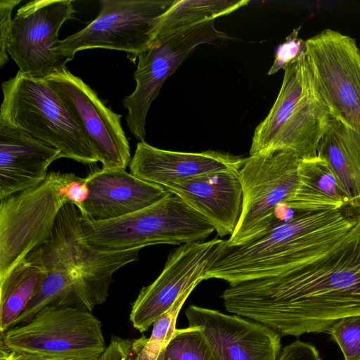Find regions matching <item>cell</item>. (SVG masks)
<instances>
[{"mask_svg": "<svg viewBox=\"0 0 360 360\" xmlns=\"http://www.w3.org/2000/svg\"><path fill=\"white\" fill-rule=\"evenodd\" d=\"M277 98L255 128L250 155L286 150L300 159L317 156L332 112L307 58L284 70Z\"/></svg>", "mask_w": 360, "mask_h": 360, "instance_id": "cell-4", "label": "cell"}, {"mask_svg": "<svg viewBox=\"0 0 360 360\" xmlns=\"http://www.w3.org/2000/svg\"><path fill=\"white\" fill-rule=\"evenodd\" d=\"M82 236L89 245L117 252L143 247L202 242L213 226L175 193L127 216L93 221L80 216Z\"/></svg>", "mask_w": 360, "mask_h": 360, "instance_id": "cell-5", "label": "cell"}, {"mask_svg": "<svg viewBox=\"0 0 360 360\" xmlns=\"http://www.w3.org/2000/svg\"><path fill=\"white\" fill-rule=\"evenodd\" d=\"M59 158L58 149L0 122V200L41 184Z\"/></svg>", "mask_w": 360, "mask_h": 360, "instance_id": "cell-19", "label": "cell"}, {"mask_svg": "<svg viewBox=\"0 0 360 360\" xmlns=\"http://www.w3.org/2000/svg\"><path fill=\"white\" fill-rule=\"evenodd\" d=\"M306 44L307 58L333 117L360 134V49L356 39L326 29Z\"/></svg>", "mask_w": 360, "mask_h": 360, "instance_id": "cell-13", "label": "cell"}, {"mask_svg": "<svg viewBox=\"0 0 360 360\" xmlns=\"http://www.w3.org/2000/svg\"><path fill=\"white\" fill-rule=\"evenodd\" d=\"M1 89L0 122L58 149L61 158L87 165L98 162L70 112L44 79L18 71Z\"/></svg>", "mask_w": 360, "mask_h": 360, "instance_id": "cell-6", "label": "cell"}, {"mask_svg": "<svg viewBox=\"0 0 360 360\" xmlns=\"http://www.w3.org/2000/svg\"><path fill=\"white\" fill-rule=\"evenodd\" d=\"M1 346L56 360H98L107 347L99 319L73 307L44 308L1 334Z\"/></svg>", "mask_w": 360, "mask_h": 360, "instance_id": "cell-7", "label": "cell"}, {"mask_svg": "<svg viewBox=\"0 0 360 360\" xmlns=\"http://www.w3.org/2000/svg\"><path fill=\"white\" fill-rule=\"evenodd\" d=\"M238 169H227L174 181L165 188L204 217L220 237L231 235L240 219L243 191Z\"/></svg>", "mask_w": 360, "mask_h": 360, "instance_id": "cell-17", "label": "cell"}, {"mask_svg": "<svg viewBox=\"0 0 360 360\" xmlns=\"http://www.w3.org/2000/svg\"><path fill=\"white\" fill-rule=\"evenodd\" d=\"M0 360H56L37 355L16 352L1 346Z\"/></svg>", "mask_w": 360, "mask_h": 360, "instance_id": "cell-31", "label": "cell"}, {"mask_svg": "<svg viewBox=\"0 0 360 360\" xmlns=\"http://www.w3.org/2000/svg\"><path fill=\"white\" fill-rule=\"evenodd\" d=\"M75 13L72 0H34L18 9L7 52L18 71L44 79L67 68L70 60L58 51V32Z\"/></svg>", "mask_w": 360, "mask_h": 360, "instance_id": "cell-11", "label": "cell"}, {"mask_svg": "<svg viewBox=\"0 0 360 360\" xmlns=\"http://www.w3.org/2000/svg\"><path fill=\"white\" fill-rule=\"evenodd\" d=\"M147 338L123 339L111 338L105 350L98 360H136Z\"/></svg>", "mask_w": 360, "mask_h": 360, "instance_id": "cell-27", "label": "cell"}, {"mask_svg": "<svg viewBox=\"0 0 360 360\" xmlns=\"http://www.w3.org/2000/svg\"><path fill=\"white\" fill-rule=\"evenodd\" d=\"M70 112L105 169H126L130 147L122 127V115L108 108L97 94L67 68L44 79Z\"/></svg>", "mask_w": 360, "mask_h": 360, "instance_id": "cell-12", "label": "cell"}, {"mask_svg": "<svg viewBox=\"0 0 360 360\" xmlns=\"http://www.w3.org/2000/svg\"><path fill=\"white\" fill-rule=\"evenodd\" d=\"M177 0H101L97 17L79 32L59 41L69 60L79 51L101 48L124 51L134 58L153 39L166 13Z\"/></svg>", "mask_w": 360, "mask_h": 360, "instance_id": "cell-9", "label": "cell"}, {"mask_svg": "<svg viewBox=\"0 0 360 360\" xmlns=\"http://www.w3.org/2000/svg\"><path fill=\"white\" fill-rule=\"evenodd\" d=\"M285 205L302 211L338 210L347 205L335 174L319 156L300 159L297 186Z\"/></svg>", "mask_w": 360, "mask_h": 360, "instance_id": "cell-21", "label": "cell"}, {"mask_svg": "<svg viewBox=\"0 0 360 360\" xmlns=\"http://www.w3.org/2000/svg\"><path fill=\"white\" fill-rule=\"evenodd\" d=\"M89 196L78 209L93 221L121 218L145 209L167 196L165 188L146 181L126 169H97L86 176Z\"/></svg>", "mask_w": 360, "mask_h": 360, "instance_id": "cell-16", "label": "cell"}, {"mask_svg": "<svg viewBox=\"0 0 360 360\" xmlns=\"http://www.w3.org/2000/svg\"><path fill=\"white\" fill-rule=\"evenodd\" d=\"M62 173L51 172L39 185L1 200L0 278L51 236L68 203Z\"/></svg>", "mask_w": 360, "mask_h": 360, "instance_id": "cell-10", "label": "cell"}, {"mask_svg": "<svg viewBox=\"0 0 360 360\" xmlns=\"http://www.w3.org/2000/svg\"><path fill=\"white\" fill-rule=\"evenodd\" d=\"M300 27L295 28L285 38V41L278 46L274 63L267 75H272L292 63L307 57L306 41L299 37Z\"/></svg>", "mask_w": 360, "mask_h": 360, "instance_id": "cell-26", "label": "cell"}, {"mask_svg": "<svg viewBox=\"0 0 360 360\" xmlns=\"http://www.w3.org/2000/svg\"><path fill=\"white\" fill-rule=\"evenodd\" d=\"M300 158L279 150L243 158L238 169L243 191L242 211L229 245L246 243L265 232L280 219L278 210L292 197L298 184Z\"/></svg>", "mask_w": 360, "mask_h": 360, "instance_id": "cell-8", "label": "cell"}, {"mask_svg": "<svg viewBox=\"0 0 360 360\" xmlns=\"http://www.w3.org/2000/svg\"><path fill=\"white\" fill-rule=\"evenodd\" d=\"M188 297V295L181 297L155 321L151 335L146 338L136 360H162L165 349L176 330L178 314Z\"/></svg>", "mask_w": 360, "mask_h": 360, "instance_id": "cell-24", "label": "cell"}, {"mask_svg": "<svg viewBox=\"0 0 360 360\" xmlns=\"http://www.w3.org/2000/svg\"><path fill=\"white\" fill-rule=\"evenodd\" d=\"M61 178V189L68 202L79 209L89 196L86 177H79L72 173H63Z\"/></svg>", "mask_w": 360, "mask_h": 360, "instance_id": "cell-29", "label": "cell"}, {"mask_svg": "<svg viewBox=\"0 0 360 360\" xmlns=\"http://www.w3.org/2000/svg\"><path fill=\"white\" fill-rule=\"evenodd\" d=\"M185 315L188 326L201 328L215 360H276L281 350L278 333L249 319L195 305Z\"/></svg>", "mask_w": 360, "mask_h": 360, "instance_id": "cell-15", "label": "cell"}, {"mask_svg": "<svg viewBox=\"0 0 360 360\" xmlns=\"http://www.w3.org/2000/svg\"><path fill=\"white\" fill-rule=\"evenodd\" d=\"M46 271L27 255L0 278V332L5 333L25 309L41 286Z\"/></svg>", "mask_w": 360, "mask_h": 360, "instance_id": "cell-22", "label": "cell"}, {"mask_svg": "<svg viewBox=\"0 0 360 360\" xmlns=\"http://www.w3.org/2000/svg\"><path fill=\"white\" fill-rule=\"evenodd\" d=\"M162 360H215L200 327L176 329Z\"/></svg>", "mask_w": 360, "mask_h": 360, "instance_id": "cell-23", "label": "cell"}, {"mask_svg": "<svg viewBox=\"0 0 360 360\" xmlns=\"http://www.w3.org/2000/svg\"><path fill=\"white\" fill-rule=\"evenodd\" d=\"M224 239L183 244L171 253L163 270L149 285L143 287L129 315L134 328L146 331L181 297L191 294L204 276Z\"/></svg>", "mask_w": 360, "mask_h": 360, "instance_id": "cell-14", "label": "cell"}, {"mask_svg": "<svg viewBox=\"0 0 360 360\" xmlns=\"http://www.w3.org/2000/svg\"><path fill=\"white\" fill-rule=\"evenodd\" d=\"M243 158L229 153L207 150L200 153L160 149L139 142L129 168L130 173L164 188L179 180L214 172L239 169Z\"/></svg>", "mask_w": 360, "mask_h": 360, "instance_id": "cell-18", "label": "cell"}, {"mask_svg": "<svg viewBox=\"0 0 360 360\" xmlns=\"http://www.w3.org/2000/svg\"><path fill=\"white\" fill-rule=\"evenodd\" d=\"M28 255L43 265L46 275L12 327L28 322L46 307L91 311L106 301L112 276L120 267L116 253L87 244L79 217L71 211L58 214L49 238Z\"/></svg>", "mask_w": 360, "mask_h": 360, "instance_id": "cell-2", "label": "cell"}, {"mask_svg": "<svg viewBox=\"0 0 360 360\" xmlns=\"http://www.w3.org/2000/svg\"><path fill=\"white\" fill-rule=\"evenodd\" d=\"M276 360H321L316 348L297 340L281 349Z\"/></svg>", "mask_w": 360, "mask_h": 360, "instance_id": "cell-30", "label": "cell"}, {"mask_svg": "<svg viewBox=\"0 0 360 360\" xmlns=\"http://www.w3.org/2000/svg\"><path fill=\"white\" fill-rule=\"evenodd\" d=\"M248 0H177L164 15L149 46L137 56L136 87L123 99L127 124L139 142L144 141L151 103L166 79L199 45L225 40L217 18L248 5Z\"/></svg>", "mask_w": 360, "mask_h": 360, "instance_id": "cell-3", "label": "cell"}, {"mask_svg": "<svg viewBox=\"0 0 360 360\" xmlns=\"http://www.w3.org/2000/svg\"><path fill=\"white\" fill-rule=\"evenodd\" d=\"M21 0H0V67L8 60L7 47L12 30L11 13Z\"/></svg>", "mask_w": 360, "mask_h": 360, "instance_id": "cell-28", "label": "cell"}, {"mask_svg": "<svg viewBox=\"0 0 360 360\" xmlns=\"http://www.w3.org/2000/svg\"><path fill=\"white\" fill-rule=\"evenodd\" d=\"M226 311L281 337L328 331L360 314V213L349 206L308 211L285 270L230 285Z\"/></svg>", "mask_w": 360, "mask_h": 360, "instance_id": "cell-1", "label": "cell"}, {"mask_svg": "<svg viewBox=\"0 0 360 360\" xmlns=\"http://www.w3.org/2000/svg\"><path fill=\"white\" fill-rule=\"evenodd\" d=\"M327 332L338 345L345 360H360V314L338 320Z\"/></svg>", "mask_w": 360, "mask_h": 360, "instance_id": "cell-25", "label": "cell"}, {"mask_svg": "<svg viewBox=\"0 0 360 360\" xmlns=\"http://www.w3.org/2000/svg\"><path fill=\"white\" fill-rule=\"evenodd\" d=\"M317 156L335 174L346 206L360 213V134L332 117L320 140Z\"/></svg>", "mask_w": 360, "mask_h": 360, "instance_id": "cell-20", "label": "cell"}]
</instances>
